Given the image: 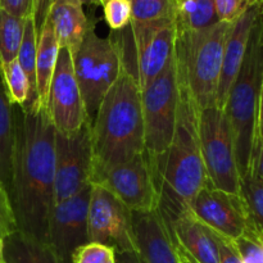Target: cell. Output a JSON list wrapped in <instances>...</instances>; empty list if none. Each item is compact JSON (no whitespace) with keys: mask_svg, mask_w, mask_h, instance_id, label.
Returning <instances> with one entry per match:
<instances>
[{"mask_svg":"<svg viewBox=\"0 0 263 263\" xmlns=\"http://www.w3.org/2000/svg\"><path fill=\"white\" fill-rule=\"evenodd\" d=\"M14 148L9 194L18 229L46 241L54 204L55 128L45 108L13 105Z\"/></svg>","mask_w":263,"mask_h":263,"instance_id":"6da1fadb","label":"cell"},{"mask_svg":"<svg viewBox=\"0 0 263 263\" xmlns=\"http://www.w3.org/2000/svg\"><path fill=\"white\" fill-rule=\"evenodd\" d=\"M179 86L174 138L163 156L156 159L159 176L158 211L170 229L174 221L187 211L195 195L210 184L200 149L199 110L180 81Z\"/></svg>","mask_w":263,"mask_h":263,"instance_id":"7a4b0ae2","label":"cell"},{"mask_svg":"<svg viewBox=\"0 0 263 263\" xmlns=\"http://www.w3.org/2000/svg\"><path fill=\"white\" fill-rule=\"evenodd\" d=\"M91 146L98 164L120 163L145 152L141 90L126 59L91 122Z\"/></svg>","mask_w":263,"mask_h":263,"instance_id":"3957f363","label":"cell"},{"mask_svg":"<svg viewBox=\"0 0 263 263\" xmlns=\"http://www.w3.org/2000/svg\"><path fill=\"white\" fill-rule=\"evenodd\" d=\"M263 80V10L257 15L238 76L222 110L230 123L240 177L251 170L257 141V116Z\"/></svg>","mask_w":263,"mask_h":263,"instance_id":"277c9868","label":"cell"},{"mask_svg":"<svg viewBox=\"0 0 263 263\" xmlns=\"http://www.w3.org/2000/svg\"><path fill=\"white\" fill-rule=\"evenodd\" d=\"M231 23L217 22L198 31L177 30L175 63L177 76L198 110L216 105L223 50Z\"/></svg>","mask_w":263,"mask_h":263,"instance_id":"5b68a950","label":"cell"},{"mask_svg":"<svg viewBox=\"0 0 263 263\" xmlns=\"http://www.w3.org/2000/svg\"><path fill=\"white\" fill-rule=\"evenodd\" d=\"M123 63L125 53L121 41L99 37L94 26L72 53L74 76L90 122L94 120L103 98L120 76Z\"/></svg>","mask_w":263,"mask_h":263,"instance_id":"8992f818","label":"cell"},{"mask_svg":"<svg viewBox=\"0 0 263 263\" xmlns=\"http://www.w3.org/2000/svg\"><path fill=\"white\" fill-rule=\"evenodd\" d=\"M90 184L104 187L133 212L158 210V164L146 151L120 163H92Z\"/></svg>","mask_w":263,"mask_h":263,"instance_id":"52a82bcc","label":"cell"},{"mask_svg":"<svg viewBox=\"0 0 263 263\" xmlns=\"http://www.w3.org/2000/svg\"><path fill=\"white\" fill-rule=\"evenodd\" d=\"M198 130L210 184L223 192L239 194L240 174L235 145L230 123L223 110L216 105L199 110Z\"/></svg>","mask_w":263,"mask_h":263,"instance_id":"ba28073f","label":"cell"},{"mask_svg":"<svg viewBox=\"0 0 263 263\" xmlns=\"http://www.w3.org/2000/svg\"><path fill=\"white\" fill-rule=\"evenodd\" d=\"M179 95V77L174 57L164 71L141 90L145 151L156 159L163 156L174 138Z\"/></svg>","mask_w":263,"mask_h":263,"instance_id":"9c48e42d","label":"cell"},{"mask_svg":"<svg viewBox=\"0 0 263 263\" xmlns=\"http://www.w3.org/2000/svg\"><path fill=\"white\" fill-rule=\"evenodd\" d=\"M89 243L115 249L116 253L136 252L133 211L104 187L91 185L87 207Z\"/></svg>","mask_w":263,"mask_h":263,"instance_id":"30bf717a","label":"cell"},{"mask_svg":"<svg viewBox=\"0 0 263 263\" xmlns=\"http://www.w3.org/2000/svg\"><path fill=\"white\" fill-rule=\"evenodd\" d=\"M92 166L91 122L80 131L63 135L55 131V184L54 202L73 197L90 185Z\"/></svg>","mask_w":263,"mask_h":263,"instance_id":"8fae6325","label":"cell"},{"mask_svg":"<svg viewBox=\"0 0 263 263\" xmlns=\"http://www.w3.org/2000/svg\"><path fill=\"white\" fill-rule=\"evenodd\" d=\"M130 35L135 50V76L140 90L154 81L175 57L177 28L175 20L131 22Z\"/></svg>","mask_w":263,"mask_h":263,"instance_id":"7c38bea8","label":"cell"},{"mask_svg":"<svg viewBox=\"0 0 263 263\" xmlns=\"http://www.w3.org/2000/svg\"><path fill=\"white\" fill-rule=\"evenodd\" d=\"M46 112L57 133L72 135L89 121L81 90L74 76L72 54L59 48L57 66L49 87Z\"/></svg>","mask_w":263,"mask_h":263,"instance_id":"4fadbf2b","label":"cell"},{"mask_svg":"<svg viewBox=\"0 0 263 263\" xmlns=\"http://www.w3.org/2000/svg\"><path fill=\"white\" fill-rule=\"evenodd\" d=\"M91 184L73 197L55 203L49 216L46 243L66 263H72L80 247L89 243L87 207Z\"/></svg>","mask_w":263,"mask_h":263,"instance_id":"5bb4252c","label":"cell"},{"mask_svg":"<svg viewBox=\"0 0 263 263\" xmlns=\"http://www.w3.org/2000/svg\"><path fill=\"white\" fill-rule=\"evenodd\" d=\"M187 210L211 230L230 240L238 239L251 228L241 195L223 192L211 184L195 195Z\"/></svg>","mask_w":263,"mask_h":263,"instance_id":"9a60e30c","label":"cell"},{"mask_svg":"<svg viewBox=\"0 0 263 263\" xmlns=\"http://www.w3.org/2000/svg\"><path fill=\"white\" fill-rule=\"evenodd\" d=\"M134 238L143 263H180L176 241L158 210L133 212Z\"/></svg>","mask_w":263,"mask_h":263,"instance_id":"2e32d148","label":"cell"},{"mask_svg":"<svg viewBox=\"0 0 263 263\" xmlns=\"http://www.w3.org/2000/svg\"><path fill=\"white\" fill-rule=\"evenodd\" d=\"M259 12H261V5L252 4L235 22L231 23V28L226 39L225 50H223L222 69H221L217 99H216V107L220 109H222L225 105L229 90L235 77L238 76L244 55H246L252 27Z\"/></svg>","mask_w":263,"mask_h":263,"instance_id":"e0dca14e","label":"cell"},{"mask_svg":"<svg viewBox=\"0 0 263 263\" xmlns=\"http://www.w3.org/2000/svg\"><path fill=\"white\" fill-rule=\"evenodd\" d=\"M171 231L177 246L195 263H220L216 233L189 210L174 221Z\"/></svg>","mask_w":263,"mask_h":263,"instance_id":"ac0fdd59","label":"cell"},{"mask_svg":"<svg viewBox=\"0 0 263 263\" xmlns=\"http://www.w3.org/2000/svg\"><path fill=\"white\" fill-rule=\"evenodd\" d=\"M48 20L53 26L59 48L71 54L76 50L91 28L80 0H53Z\"/></svg>","mask_w":263,"mask_h":263,"instance_id":"d6986e66","label":"cell"},{"mask_svg":"<svg viewBox=\"0 0 263 263\" xmlns=\"http://www.w3.org/2000/svg\"><path fill=\"white\" fill-rule=\"evenodd\" d=\"M3 241L4 263H66L46 241L21 230Z\"/></svg>","mask_w":263,"mask_h":263,"instance_id":"ffe728a7","label":"cell"},{"mask_svg":"<svg viewBox=\"0 0 263 263\" xmlns=\"http://www.w3.org/2000/svg\"><path fill=\"white\" fill-rule=\"evenodd\" d=\"M59 45L50 21L37 33V53H36V91L37 108H45L48 103L49 87L58 59Z\"/></svg>","mask_w":263,"mask_h":263,"instance_id":"44dd1931","label":"cell"},{"mask_svg":"<svg viewBox=\"0 0 263 263\" xmlns=\"http://www.w3.org/2000/svg\"><path fill=\"white\" fill-rule=\"evenodd\" d=\"M13 148H14V117L13 105L8 99L0 76V181L9 190L12 181Z\"/></svg>","mask_w":263,"mask_h":263,"instance_id":"7402d4cb","label":"cell"},{"mask_svg":"<svg viewBox=\"0 0 263 263\" xmlns=\"http://www.w3.org/2000/svg\"><path fill=\"white\" fill-rule=\"evenodd\" d=\"M218 21L213 0H176L175 23L177 30L198 31Z\"/></svg>","mask_w":263,"mask_h":263,"instance_id":"603a6c76","label":"cell"},{"mask_svg":"<svg viewBox=\"0 0 263 263\" xmlns=\"http://www.w3.org/2000/svg\"><path fill=\"white\" fill-rule=\"evenodd\" d=\"M36 53H37V32L33 18L28 17L25 23L22 43L18 51L17 61L30 82L31 94L28 103L23 108H37V91H36Z\"/></svg>","mask_w":263,"mask_h":263,"instance_id":"cb8c5ba5","label":"cell"},{"mask_svg":"<svg viewBox=\"0 0 263 263\" xmlns=\"http://www.w3.org/2000/svg\"><path fill=\"white\" fill-rule=\"evenodd\" d=\"M239 194L246 203L251 229L263 240V182L252 170L240 177Z\"/></svg>","mask_w":263,"mask_h":263,"instance_id":"d4e9b609","label":"cell"},{"mask_svg":"<svg viewBox=\"0 0 263 263\" xmlns=\"http://www.w3.org/2000/svg\"><path fill=\"white\" fill-rule=\"evenodd\" d=\"M26 20L0 8V66L17 59Z\"/></svg>","mask_w":263,"mask_h":263,"instance_id":"484cf974","label":"cell"},{"mask_svg":"<svg viewBox=\"0 0 263 263\" xmlns=\"http://www.w3.org/2000/svg\"><path fill=\"white\" fill-rule=\"evenodd\" d=\"M0 76L10 104L26 107L31 94L30 82L17 59L0 66Z\"/></svg>","mask_w":263,"mask_h":263,"instance_id":"4316f807","label":"cell"},{"mask_svg":"<svg viewBox=\"0 0 263 263\" xmlns=\"http://www.w3.org/2000/svg\"><path fill=\"white\" fill-rule=\"evenodd\" d=\"M131 4V22H156L175 20L176 0H128Z\"/></svg>","mask_w":263,"mask_h":263,"instance_id":"83f0119b","label":"cell"},{"mask_svg":"<svg viewBox=\"0 0 263 263\" xmlns=\"http://www.w3.org/2000/svg\"><path fill=\"white\" fill-rule=\"evenodd\" d=\"M104 18L113 31H121L128 27L133 20L131 4L128 0H99Z\"/></svg>","mask_w":263,"mask_h":263,"instance_id":"f1b7e54d","label":"cell"},{"mask_svg":"<svg viewBox=\"0 0 263 263\" xmlns=\"http://www.w3.org/2000/svg\"><path fill=\"white\" fill-rule=\"evenodd\" d=\"M233 241L244 263H263V240L251 228Z\"/></svg>","mask_w":263,"mask_h":263,"instance_id":"f546056e","label":"cell"},{"mask_svg":"<svg viewBox=\"0 0 263 263\" xmlns=\"http://www.w3.org/2000/svg\"><path fill=\"white\" fill-rule=\"evenodd\" d=\"M72 263H116V252L103 244L87 243L74 252Z\"/></svg>","mask_w":263,"mask_h":263,"instance_id":"4dcf8cb0","label":"cell"},{"mask_svg":"<svg viewBox=\"0 0 263 263\" xmlns=\"http://www.w3.org/2000/svg\"><path fill=\"white\" fill-rule=\"evenodd\" d=\"M18 229L17 217L8 187L0 181V239L4 240L10 234L15 233Z\"/></svg>","mask_w":263,"mask_h":263,"instance_id":"1f68e13d","label":"cell"},{"mask_svg":"<svg viewBox=\"0 0 263 263\" xmlns=\"http://www.w3.org/2000/svg\"><path fill=\"white\" fill-rule=\"evenodd\" d=\"M218 21L233 23L252 5V0H213Z\"/></svg>","mask_w":263,"mask_h":263,"instance_id":"d6a6232c","label":"cell"},{"mask_svg":"<svg viewBox=\"0 0 263 263\" xmlns=\"http://www.w3.org/2000/svg\"><path fill=\"white\" fill-rule=\"evenodd\" d=\"M216 240H217L220 263H244L238 249L234 246L233 240L223 238V236L218 235V234H216Z\"/></svg>","mask_w":263,"mask_h":263,"instance_id":"836d02e7","label":"cell"},{"mask_svg":"<svg viewBox=\"0 0 263 263\" xmlns=\"http://www.w3.org/2000/svg\"><path fill=\"white\" fill-rule=\"evenodd\" d=\"M33 0H0V8L5 12L26 20L32 17Z\"/></svg>","mask_w":263,"mask_h":263,"instance_id":"e575fe53","label":"cell"},{"mask_svg":"<svg viewBox=\"0 0 263 263\" xmlns=\"http://www.w3.org/2000/svg\"><path fill=\"white\" fill-rule=\"evenodd\" d=\"M53 0H33L32 4V18L35 23L36 32H40L43 26L48 20L49 12H50Z\"/></svg>","mask_w":263,"mask_h":263,"instance_id":"d590c367","label":"cell"},{"mask_svg":"<svg viewBox=\"0 0 263 263\" xmlns=\"http://www.w3.org/2000/svg\"><path fill=\"white\" fill-rule=\"evenodd\" d=\"M251 170L263 182V139L262 138H257L256 146H254V151H253V158H252Z\"/></svg>","mask_w":263,"mask_h":263,"instance_id":"8d00e7d4","label":"cell"},{"mask_svg":"<svg viewBox=\"0 0 263 263\" xmlns=\"http://www.w3.org/2000/svg\"><path fill=\"white\" fill-rule=\"evenodd\" d=\"M116 263H143L139 258L136 252H122V253H116Z\"/></svg>","mask_w":263,"mask_h":263,"instance_id":"74e56055","label":"cell"},{"mask_svg":"<svg viewBox=\"0 0 263 263\" xmlns=\"http://www.w3.org/2000/svg\"><path fill=\"white\" fill-rule=\"evenodd\" d=\"M257 138L263 139V80L258 102V116H257Z\"/></svg>","mask_w":263,"mask_h":263,"instance_id":"f35d334b","label":"cell"},{"mask_svg":"<svg viewBox=\"0 0 263 263\" xmlns=\"http://www.w3.org/2000/svg\"><path fill=\"white\" fill-rule=\"evenodd\" d=\"M176 247H177V253H179L180 263H195L192 258H190L189 256H187L186 253H185L184 251H182L181 248H180L179 246H177V244H176Z\"/></svg>","mask_w":263,"mask_h":263,"instance_id":"ab89813d","label":"cell"},{"mask_svg":"<svg viewBox=\"0 0 263 263\" xmlns=\"http://www.w3.org/2000/svg\"><path fill=\"white\" fill-rule=\"evenodd\" d=\"M3 249H4V241L0 239V263H4V257H3Z\"/></svg>","mask_w":263,"mask_h":263,"instance_id":"60d3db41","label":"cell"},{"mask_svg":"<svg viewBox=\"0 0 263 263\" xmlns=\"http://www.w3.org/2000/svg\"><path fill=\"white\" fill-rule=\"evenodd\" d=\"M84 4H99V0H80Z\"/></svg>","mask_w":263,"mask_h":263,"instance_id":"b9f144b4","label":"cell"},{"mask_svg":"<svg viewBox=\"0 0 263 263\" xmlns=\"http://www.w3.org/2000/svg\"><path fill=\"white\" fill-rule=\"evenodd\" d=\"M252 4H259L263 10V0H252Z\"/></svg>","mask_w":263,"mask_h":263,"instance_id":"7bdbcfd3","label":"cell"}]
</instances>
